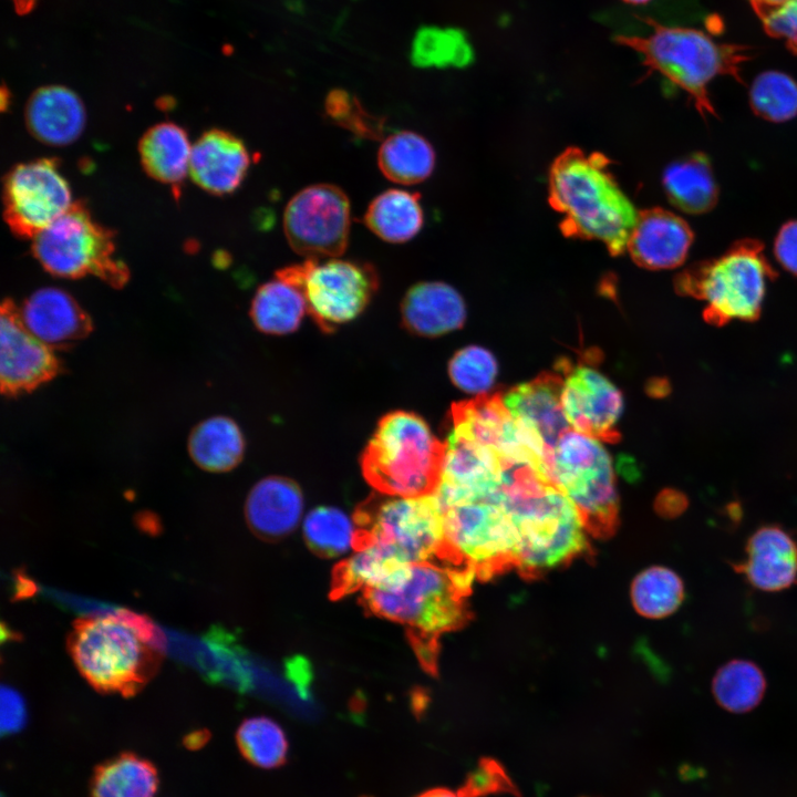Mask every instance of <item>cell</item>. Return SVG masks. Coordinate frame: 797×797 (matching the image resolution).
I'll list each match as a JSON object with an SVG mask.
<instances>
[{
	"mask_svg": "<svg viewBox=\"0 0 797 797\" xmlns=\"http://www.w3.org/2000/svg\"><path fill=\"white\" fill-rule=\"evenodd\" d=\"M324 110L330 121L356 137L381 139L383 136L384 120L369 113L356 97L343 90H333L328 94Z\"/></svg>",
	"mask_w": 797,
	"mask_h": 797,
	"instance_id": "cell-41",
	"label": "cell"
},
{
	"mask_svg": "<svg viewBox=\"0 0 797 797\" xmlns=\"http://www.w3.org/2000/svg\"><path fill=\"white\" fill-rule=\"evenodd\" d=\"M30 133L42 143L55 146L76 141L85 125V110L79 96L60 85L37 90L25 107Z\"/></svg>",
	"mask_w": 797,
	"mask_h": 797,
	"instance_id": "cell-25",
	"label": "cell"
},
{
	"mask_svg": "<svg viewBox=\"0 0 797 797\" xmlns=\"http://www.w3.org/2000/svg\"><path fill=\"white\" fill-rule=\"evenodd\" d=\"M302 535L311 550L323 557H339L355 549L360 534L354 517L332 506L310 510L302 521Z\"/></svg>",
	"mask_w": 797,
	"mask_h": 797,
	"instance_id": "cell-34",
	"label": "cell"
},
{
	"mask_svg": "<svg viewBox=\"0 0 797 797\" xmlns=\"http://www.w3.org/2000/svg\"><path fill=\"white\" fill-rule=\"evenodd\" d=\"M61 371L53 349L37 339L22 322L20 309L6 299L0 317V383L8 396L32 391Z\"/></svg>",
	"mask_w": 797,
	"mask_h": 797,
	"instance_id": "cell-17",
	"label": "cell"
},
{
	"mask_svg": "<svg viewBox=\"0 0 797 797\" xmlns=\"http://www.w3.org/2000/svg\"><path fill=\"white\" fill-rule=\"evenodd\" d=\"M756 239H741L716 258L697 261L681 271L674 288L682 296L706 301L704 320L723 327L733 319L759 318L766 283L776 278Z\"/></svg>",
	"mask_w": 797,
	"mask_h": 797,
	"instance_id": "cell-7",
	"label": "cell"
},
{
	"mask_svg": "<svg viewBox=\"0 0 797 797\" xmlns=\"http://www.w3.org/2000/svg\"><path fill=\"white\" fill-rule=\"evenodd\" d=\"M748 1L751 3L752 8L754 9L757 7L777 6V4L785 2L786 0H748Z\"/></svg>",
	"mask_w": 797,
	"mask_h": 797,
	"instance_id": "cell-51",
	"label": "cell"
},
{
	"mask_svg": "<svg viewBox=\"0 0 797 797\" xmlns=\"http://www.w3.org/2000/svg\"><path fill=\"white\" fill-rule=\"evenodd\" d=\"M287 676L303 698L309 697L311 680L310 666L302 658H293L287 663Z\"/></svg>",
	"mask_w": 797,
	"mask_h": 797,
	"instance_id": "cell-46",
	"label": "cell"
},
{
	"mask_svg": "<svg viewBox=\"0 0 797 797\" xmlns=\"http://www.w3.org/2000/svg\"><path fill=\"white\" fill-rule=\"evenodd\" d=\"M115 250L114 232L94 220L81 201L73 203L32 244L34 257L51 275L68 279L93 275L120 288L130 271Z\"/></svg>",
	"mask_w": 797,
	"mask_h": 797,
	"instance_id": "cell-10",
	"label": "cell"
},
{
	"mask_svg": "<svg viewBox=\"0 0 797 797\" xmlns=\"http://www.w3.org/2000/svg\"><path fill=\"white\" fill-rule=\"evenodd\" d=\"M469 60V46L457 31L424 28L415 37L412 61L417 66H463Z\"/></svg>",
	"mask_w": 797,
	"mask_h": 797,
	"instance_id": "cell-39",
	"label": "cell"
},
{
	"mask_svg": "<svg viewBox=\"0 0 797 797\" xmlns=\"http://www.w3.org/2000/svg\"><path fill=\"white\" fill-rule=\"evenodd\" d=\"M474 577L462 567L406 563L364 591L363 601L374 614L415 630L418 654L433 667L437 638L469 618L466 598Z\"/></svg>",
	"mask_w": 797,
	"mask_h": 797,
	"instance_id": "cell-3",
	"label": "cell"
},
{
	"mask_svg": "<svg viewBox=\"0 0 797 797\" xmlns=\"http://www.w3.org/2000/svg\"><path fill=\"white\" fill-rule=\"evenodd\" d=\"M3 217L20 238H34L72 206L69 184L55 158L15 165L3 180Z\"/></svg>",
	"mask_w": 797,
	"mask_h": 797,
	"instance_id": "cell-14",
	"label": "cell"
},
{
	"mask_svg": "<svg viewBox=\"0 0 797 797\" xmlns=\"http://www.w3.org/2000/svg\"><path fill=\"white\" fill-rule=\"evenodd\" d=\"M155 765L135 753H121L99 764L91 777V797H154L158 788Z\"/></svg>",
	"mask_w": 797,
	"mask_h": 797,
	"instance_id": "cell-28",
	"label": "cell"
},
{
	"mask_svg": "<svg viewBox=\"0 0 797 797\" xmlns=\"http://www.w3.org/2000/svg\"><path fill=\"white\" fill-rule=\"evenodd\" d=\"M745 552L739 569L755 589L778 592L797 583V541L780 526L765 525L755 530Z\"/></svg>",
	"mask_w": 797,
	"mask_h": 797,
	"instance_id": "cell-22",
	"label": "cell"
},
{
	"mask_svg": "<svg viewBox=\"0 0 797 797\" xmlns=\"http://www.w3.org/2000/svg\"><path fill=\"white\" fill-rule=\"evenodd\" d=\"M245 441L237 423L227 416H213L197 424L188 438V452L201 469L222 473L242 459Z\"/></svg>",
	"mask_w": 797,
	"mask_h": 797,
	"instance_id": "cell-29",
	"label": "cell"
},
{
	"mask_svg": "<svg viewBox=\"0 0 797 797\" xmlns=\"http://www.w3.org/2000/svg\"><path fill=\"white\" fill-rule=\"evenodd\" d=\"M251 158L245 143L230 132L213 128L193 145L189 175L213 195L234 193L244 182Z\"/></svg>",
	"mask_w": 797,
	"mask_h": 797,
	"instance_id": "cell-20",
	"label": "cell"
},
{
	"mask_svg": "<svg viewBox=\"0 0 797 797\" xmlns=\"http://www.w3.org/2000/svg\"><path fill=\"white\" fill-rule=\"evenodd\" d=\"M766 680L762 670L748 660H733L716 672L712 691L717 703L734 713L754 708L763 698Z\"/></svg>",
	"mask_w": 797,
	"mask_h": 797,
	"instance_id": "cell-36",
	"label": "cell"
},
{
	"mask_svg": "<svg viewBox=\"0 0 797 797\" xmlns=\"http://www.w3.org/2000/svg\"><path fill=\"white\" fill-rule=\"evenodd\" d=\"M236 741L241 755L255 766L275 768L287 759L288 742L284 732L269 717L245 720L237 729Z\"/></svg>",
	"mask_w": 797,
	"mask_h": 797,
	"instance_id": "cell-37",
	"label": "cell"
},
{
	"mask_svg": "<svg viewBox=\"0 0 797 797\" xmlns=\"http://www.w3.org/2000/svg\"><path fill=\"white\" fill-rule=\"evenodd\" d=\"M456 794L458 797H485L491 794L519 796L517 787L504 767L489 757L478 762L477 767L467 775Z\"/></svg>",
	"mask_w": 797,
	"mask_h": 797,
	"instance_id": "cell-42",
	"label": "cell"
},
{
	"mask_svg": "<svg viewBox=\"0 0 797 797\" xmlns=\"http://www.w3.org/2000/svg\"><path fill=\"white\" fill-rule=\"evenodd\" d=\"M498 491L487 498L443 508L445 550L442 560L447 565L467 568L482 579L515 567L516 531Z\"/></svg>",
	"mask_w": 797,
	"mask_h": 797,
	"instance_id": "cell-11",
	"label": "cell"
},
{
	"mask_svg": "<svg viewBox=\"0 0 797 797\" xmlns=\"http://www.w3.org/2000/svg\"><path fill=\"white\" fill-rule=\"evenodd\" d=\"M693 239V231L682 217L656 207L638 213L627 250L640 267L672 269L684 262Z\"/></svg>",
	"mask_w": 797,
	"mask_h": 797,
	"instance_id": "cell-19",
	"label": "cell"
},
{
	"mask_svg": "<svg viewBox=\"0 0 797 797\" xmlns=\"http://www.w3.org/2000/svg\"><path fill=\"white\" fill-rule=\"evenodd\" d=\"M351 208L346 194L331 184L298 192L283 213V231L293 251L307 258L341 256L348 247Z\"/></svg>",
	"mask_w": 797,
	"mask_h": 797,
	"instance_id": "cell-13",
	"label": "cell"
},
{
	"mask_svg": "<svg viewBox=\"0 0 797 797\" xmlns=\"http://www.w3.org/2000/svg\"><path fill=\"white\" fill-rule=\"evenodd\" d=\"M276 277L303 292L308 313L324 332L358 318L379 289L376 269L366 262L329 258H307L283 267Z\"/></svg>",
	"mask_w": 797,
	"mask_h": 797,
	"instance_id": "cell-12",
	"label": "cell"
},
{
	"mask_svg": "<svg viewBox=\"0 0 797 797\" xmlns=\"http://www.w3.org/2000/svg\"><path fill=\"white\" fill-rule=\"evenodd\" d=\"M684 583L672 569L653 566L641 571L631 584V601L635 611L648 619L671 615L684 600Z\"/></svg>",
	"mask_w": 797,
	"mask_h": 797,
	"instance_id": "cell-35",
	"label": "cell"
},
{
	"mask_svg": "<svg viewBox=\"0 0 797 797\" xmlns=\"http://www.w3.org/2000/svg\"><path fill=\"white\" fill-rule=\"evenodd\" d=\"M363 220L380 239L392 244L406 242L421 231L424 224L420 195L387 189L370 203Z\"/></svg>",
	"mask_w": 797,
	"mask_h": 797,
	"instance_id": "cell-30",
	"label": "cell"
},
{
	"mask_svg": "<svg viewBox=\"0 0 797 797\" xmlns=\"http://www.w3.org/2000/svg\"><path fill=\"white\" fill-rule=\"evenodd\" d=\"M401 563L373 542H361L354 552L341 561L333 573L332 594L335 597L366 591L382 583Z\"/></svg>",
	"mask_w": 797,
	"mask_h": 797,
	"instance_id": "cell-33",
	"label": "cell"
},
{
	"mask_svg": "<svg viewBox=\"0 0 797 797\" xmlns=\"http://www.w3.org/2000/svg\"><path fill=\"white\" fill-rule=\"evenodd\" d=\"M663 188L677 209L700 215L717 203L718 187L707 156L693 153L672 162L662 177Z\"/></svg>",
	"mask_w": 797,
	"mask_h": 797,
	"instance_id": "cell-26",
	"label": "cell"
},
{
	"mask_svg": "<svg viewBox=\"0 0 797 797\" xmlns=\"http://www.w3.org/2000/svg\"><path fill=\"white\" fill-rule=\"evenodd\" d=\"M601 153L568 148L549 172V203L568 237L602 242L613 256L627 249L638 213Z\"/></svg>",
	"mask_w": 797,
	"mask_h": 797,
	"instance_id": "cell-4",
	"label": "cell"
},
{
	"mask_svg": "<svg viewBox=\"0 0 797 797\" xmlns=\"http://www.w3.org/2000/svg\"><path fill=\"white\" fill-rule=\"evenodd\" d=\"M644 21L652 28L649 35H618L614 41L640 53L650 71L685 91L702 117L716 116L708 84L720 75L742 82V64L752 59V48L715 41L697 29L667 27L649 18Z\"/></svg>",
	"mask_w": 797,
	"mask_h": 797,
	"instance_id": "cell-5",
	"label": "cell"
},
{
	"mask_svg": "<svg viewBox=\"0 0 797 797\" xmlns=\"http://www.w3.org/2000/svg\"><path fill=\"white\" fill-rule=\"evenodd\" d=\"M562 408L572 429L609 443L620 439L615 425L623 410L619 389L591 365L561 363Z\"/></svg>",
	"mask_w": 797,
	"mask_h": 797,
	"instance_id": "cell-16",
	"label": "cell"
},
{
	"mask_svg": "<svg viewBox=\"0 0 797 797\" xmlns=\"http://www.w3.org/2000/svg\"><path fill=\"white\" fill-rule=\"evenodd\" d=\"M192 147L187 133L177 124H156L139 142L143 168L154 179L178 187L189 173Z\"/></svg>",
	"mask_w": 797,
	"mask_h": 797,
	"instance_id": "cell-27",
	"label": "cell"
},
{
	"mask_svg": "<svg viewBox=\"0 0 797 797\" xmlns=\"http://www.w3.org/2000/svg\"><path fill=\"white\" fill-rule=\"evenodd\" d=\"M435 151L421 134L402 131L386 137L377 153L381 173L391 182L414 185L427 179L435 168Z\"/></svg>",
	"mask_w": 797,
	"mask_h": 797,
	"instance_id": "cell-31",
	"label": "cell"
},
{
	"mask_svg": "<svg viewBox=\"0 0 797 797\" xmlns=\"http://www.w3.org/2000/svg\"><path fill=\"white\" fill-rule=\"evenodd\" d=\"M548 478L576 506L589 534L608 538L619 525V499L611 458L600 441L575 429L556 444Z\"/></svg>",
	"mask_w": 797,
	"mask_h": 797,
	"instance_id": "cell-8",
	"label": "cell"
},
{
	"mask_svg": "<svg viewBox=\"0 0 797 797\" xmlns=\"http://www.w3.org/2000/svg\"><path fill=\"white\" fill-rule=\"evenodd\" d=\"M498 498L515 527V568L524 577H539L589 550L573 503L532 466L506 468Z\"/></svg>",
	"mask_w": 797,
	"mask_h": 797,
	"instance_id": "cell-1",
	"label": "cell"
},
{
	"mask_svg": "<svg viewBox=\"0 0 797 797\" xmlns=\"http://www.w3.org/2000/svg\"><path fill=\"white\" fill-rule=\"evenodd\" d=\"M762 21L765 32L785 42L786 46L797 54V0L753 9Z\"/></svg>",
	"mask_w": 797,
	"mask_h": 797,
	"instance_id": "cell-43",
	"label": "cell"
},
{
	"mask_svg": "<svg viewBox=\"0 0 797 797\" xmlns=\"http://www.w3.org/2000/svg\"><path fill=\"white\" fill-rule=\"evenodd\" d=\"M403 325L420 337H438L463 327L464 299L452 286L424 281L412 286L401 302Z\"/></svg>",
	"mask_w": 797,
	"mask_h": 797,
	"instance_id": "cell-24",
	"label": "cell"
},
{
	"mask_svg": "<svg viewBox=\"0 0 797 797\" xmlns=\"http://www.w3.org/2000/svg\"><path fill=\"white\" fill-rule=\"evenodd\" d=\"M208 737L209 735L204 731L194 732L186 736L185 745L190 749H197L207 742Z\"/></svg>",
	"mask_w": 797,
	"mask_h": 797,
	"instance_id": "cell-48",
	"label": "cell"
},
{
	"mask_svg": "<svg viewBox=\"0 0 797 797\" xmlns=\"http://www.w3.org/2000/svg\"><path fill=\"white\" fill-rule=\"evenodd\" d=\"M622 1H624L627 3H631V4H642V3L649 2L650 0H622Z\"/></svg>",
	"mask_w": 797,
	"mask_h": 797,
	"instance_id": "cell-52",
	"label": "cell"
},
{
	"mask_svg": "<svg viewBox=\"0 0 797 797\" xmlns=\"http://www.w3.org/2000/svg\"><path fill=\"white\" fill-rule=\"evenodd\" d=\"M37 0H12L15 11L19 14H25L35 6Z\"/></svg>",
	"mask_w": 797,
	"mask_h": 797,
	"instance_id": "cell-49",
	"label": "cell"
},
{
	"mask_svg": "<svg viewBox=\"0 0 797 797\" xmlns=\"http://www.w3.org/2000/svg\"><path fill=\"white\" fill-rule=\"evenodd\" d=\"M749 103L759 117L786 122L797 115V83L780 71L762 72L749 89Z\"/></svg>",
	"mask_w": 797,
	"mask_h": 797,
	"instance_id": "cell-38",
	"label": "cell"
},
{
	"mask_svg": "<svg viewBox=\"0 0 797 797\" xmlns=\"http://www.w3.org/2000/svg\"><path fill=\"white\" fill-rule=\"evenodd\" d=\"M27 710L23 697L11 686L1 687V729L2 733H15L23 727Z\"/></svg>",
	"mask_w": 797,
	"mask_h": 797,
	"instance_id": "cell-44",
	"label": "cell"
},
{
	"mask_svg": "<svg viewBox=\"0 0 797 797\" xmlns=\"http://www.w3.org/2000/svg\"><path fill=\"white\" fill-rule=\"evenodd\" d=\"M452 382L467 393L483 395L497 376V362L486 349L469 345L457 351L448 364Z\"/></svg>",
	"mask_w": 797,
	"mask_h": 797,
	"instance_id": "cell-40",
	"label": "cell"
},
{
	"mask_svg": "<svg viewBox=\"0 0 797 797\" xmlns=\"http://www.w3.org/2000/svg\"><path fill=\"white\" fill-rule=\"evenodd\" d=\"M20 315L29 332L52 349L69 348L92 330V321L77 301L54 287L31 293Z\"/></svg>",
	"mask_w": 797,
	"mask_h": 797,
	"instance_id": "cell-21",
	"label": "cell"
},
{
	"mask_svg": "<svg viewBox=\"0 0 797 797\" xmlns=\"http://www.w3.org/2000/svg\"><path fill=\"white\" fill-rule=\"evenodd\" d=\"M448 420L449 431L493 448L509 464L530 465L548 478L544 447L513 418L500 393L454 403Z\"/></svg>",
	"mask_w": 797,
	"mask_h": 797,
	"instance_id": "cell-15",
	"label": "cell"
},
{
	"mask_svg": "<svg viewBox=\"0 0 797 797\" xmlns=\"http://www.w3.org/2000/svg\"><path fill=\"white\" fill-rule=\"evenodd\" d=\"M774 253L779 265L797 276V220L784 224L774 242Z\"/></svg>",
	"mask_w": 797,
	"mask_h": 797,
	"instance_id": "cell-45",
	"label": "cell"
},
{
	"mask_svg": "<svg viewBox=\"0 0 797 797\" xmlns=\"http://www.w3.org/2000/svg\"><path fill=\"white\" fill-rule=\"evenodd\" d=\"M417 797H458L457 794H454L453 791L446 789V788H434L429 789L423 794H421Z\"/></svg>",
	"mask_w": 797,
	"mask_h": 797,
	"instance_id": "cell-50",
	"label": "cell"
},
{
	"mask_svg": "<svg viewBox=\"0 0 797 797\" xmlns=\"http://www.w3.org/2000/svg\"><path fill=\"white\" fill-rule=\"evenodd\" d=\"M66 646L94 690L131 697L157 673L166 639L148 617L121 609L74 620Z\"/></svg>",
	"mask_w": 797,
	"mask_h": 797,
	"instance_id": "cell-2",
	"label": "cell"
},
{
	"mask_svg": "<svg viewBox=\"0 0 797 797\" xmlns=\"http://www.w3.org/2000/svg\"><path fill=\"white\" fill-rule=\"evenodd\" d=\"M562 386L557 372H542L501 394L513 418L544 447L547 467L556 444L571 429L562 408Z\"/></svg>",
	"mask_w": 797,
	"mask_h": 797,
	"instance_id": "cell-18",
	"label": "cell"
},
{
	"mask_svg": "<svg viewBox=\"0 0 797 797\" xmlns=\"http://www.w3.org/2000/svg\"><path fill=\"white\" fill-rule=\"evenodd\" d=\"M354 519L359 544L373 542L401 563L443 558L444 513L435 494L418 497L380 494L363 503Z\"/></svg>",
	"mask_w": 797,
	"mask_h": 797,
	"instance_id": "cell-9",
	"label": "cell"
},
{
	"mask_svg": "<svg viewBox=\"0 0 797 797\" xmlns=\"http://www.w3.org/2000/svg\"><path fill=\"white\" fill-rule=\"evenodd\" d=\"M306 312L301 289L276 277L258 288L249 314L261 332L282 335L297 330Z\"/></svg>",
	"mask_w": 797,
	"mask_h": 797,
	"instance_id": "cell-32",
	"label": "cell"
},
{
	"mask_svg": "<svg viewBox=\"0 0 797 797\" xmlns=\"http://www.w3.org/2000/svg\"><path fill=\"white\" fill-rule=\"evenodd\" d=\"M687 507V498L674 489L664 490L656 500L658 510L664 516L673 517L683 513Z\"/></svg>",
	"mask_w": 797,
	"mask_h": 797,
	"instance_id": "cell-47",
	"label": "cell"
},
{
	"mask_svg": "<svg viewBox=\"0 0 797 797\" xmlns=\"http://www.w3.org/2000/svg\"><path fill=\"white\" fill-rule=\"evenodd\" d=\"M303 515V496L291 479L271 476L259 480L249 491L245 516L259 537L275 540L291 534Z\"/></svg>",
	"mask_w": 797,
	"mask_h": 797,
	"instance_id": "cell-23",
	"label": "cell"
},
{
	"mask_svg": "<svg viewBox=\"0 0 797 797\" xmlns=\"http://www.w3.org/2000/svg\"><path fill=\"white\" fill-rule=\"evenodd\" d=\"M445 447L421 416L394 411L380 420L362 454L361 469L379 494H434L441 482Z\"/></svg>",
	"mask_w": 797,
	"mask_h": 797,
	"instance_id": "cell-6",
	"label": "cell"
}]
</instances>
